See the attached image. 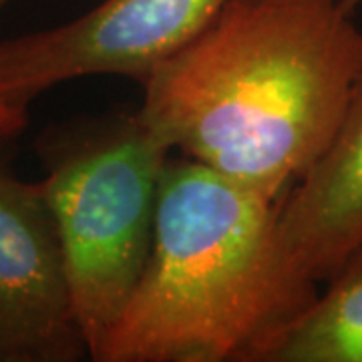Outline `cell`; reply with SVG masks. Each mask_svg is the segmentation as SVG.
Masks as SVG:
<instances>
[{"label": "cell", "instance_id": "9c48e42d", "mask_svg": "<svg viewBox=\"0 0 362 362\" xmlns=\"http://www.w3.org/2000/svg\"><path fill=\"white\" fill-rule=\"evenodd\" d=\"M6 2H8V0H0V8H2V6H4Z\"/></svg>", "mask_w": 362, "mask_h": 362}, {"label": "cell", "instance_id": "6da1fadb", "mask_svg": "<svg viewBox=\"0 0 362 362\" xmlns=\"http://www.w3.org/2000/svg\"><path fill=\"white\" fill-rule=\"evenodd\" d=\"M362 71L340 0H226L141 83L169 151L280 202L334 137Z\"/></svg>", "mask_w": 362, "mask_h": 362}, {"label": "cell", "instance_id": "277c9868", "mask_svg": "<svg viewBox=\"0 0 362 362\" xmlns=\"http://www.w3.org/2000/svg\"><path fill=\"white\" fill-rule=\"evenodd\" d=\"M226 0H103L66 25L0 40V147L28 127L47 90L90 75L141 85L192 40Z\"/></svg>", "mask_w": 362, "mask_h": 362}, {"label": "cell", "instance_id": "3957f363", "mask_svg": "<svg viewBox=\"0 0 362 362\" xmlns=\"http://www.w3.org/2000/svg\"><path fill=\"white\" fill-rule=\"evenodd\" d=\"M35 151L93 361L149 258L159 183L171 151L137 111L51 125Z\"/></svg>", "mask_w": 362, "mask_h": 362}, {"label": "cell", "instance_id": "5b68a950", "mask_svg": "<svg viewBox=\"0 0 362 362\" xmlns=\"http://www.w3.org/2000/svg\"><path fill=\"white\" fill-rule=\"evenodd\" d=\"M0 147V362L89 358L65 254L40 181Z\"/></svg>", "mask_w": 362, "mask_h": 362}, {"label": "cell", "instance_id": "52a82bcc", "mask_svg": "<svg viewBox=\"0 0 362 362\" xmlns=\"http://www.w3.org/2000/svg\"><path fill=\"white\" fill-rule=\"evenodd\" d=\"M264 362H362V250L276 338Z\"/></svg>", "mask_w": 362, "mask_h": 362}, {"label": "cell", "instance_id": "7a4b0ae2", "mask_svg": "<svg viewBox=\"0 0 362 362\" xmlns=\"http://www.w3.org/2000/svg\"><path fill=\"white\" fill-rule=\"evenodd\" d=\"M278 228V202L169 156L151 252L95 362H264L318 296Z\"/></svg>", "mask_w": 362, "mask_h": 362}, {"label": "cell", "instance_id": "8992f818", "mask_svg": "<svg viewBox=\"0 0 362 362\" xmlns=\"http://www.w3.org/2000/svg\"><path fill=\"white\" fill-rule=\"evenodd\" d=\"M278 228L292 264L316 284L362 250V71L328 147L280 197Z\"/></svg>", "mask_w": 362, "mask_h": 362}, {"label": "cell", "instance_id": "ba28073f", "mask_svg": "<svg viewBox=\"0 0 362 362\" xmlns=\"http://www.w3.org/2000/svg\"><path fill=\"white\" fill-rule=\"evenodd\" d=\"M340 2H342V4H344V6L349 8L350 13H352V11H354V8H356L358 4H361L362 0H340Z\"/></svg>", "mask_w": 362, "mask_h": 362}]
</instances>
